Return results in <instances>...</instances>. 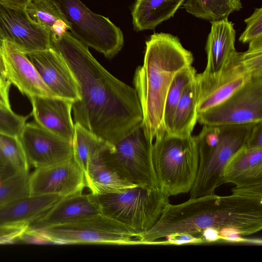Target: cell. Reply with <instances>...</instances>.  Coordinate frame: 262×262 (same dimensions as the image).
<instances>
[{"label":"cell","instance_id":"1","mask_svg":"<svg viewBox=\"0 0 262 262\" xmlns=\"http://www.w3.org/2000/svg\"><path fill=\"white\" fill-rule=\"evenodd\" d=\"M51 48L64 58L79 86L72 103L75 123L114 145L140 125L143 114L135 88L115 78L68 31L51 37Z\"/></svg>","mask_w":262,"mask_h":262},{"label":"cell","instance_id":"2","mask_svg":"<svg viewBox=\"0 0 262 262\" xmlns=\"http://www.w3.org/2000/svg\"><path fill=\"white\" fill-rule=\"evenodd\" d=\"M212 228L221 234L234 230L241 235L254 234L262 229V197L213 193L190 199L181 204L168 203L160 219L139 236L141 244H154L173 233L202 238V232Z\"/></svg>","mask_w":262,"mask_h":262},{"label":"cell","instance_id":"3","mask_svg":"<svg viewBox=\"0 0 262 262\" xmlns=\"http://www.w3.org/2000/svg\"><path fill=\"white\" fill-rule=\"evenodd\" d=\"M193 60L192 52L182 46L177 36L156 33L146 41L143 64L137 68L134 83L142 108L145 134L151 143L166 133L164 107L173 77L192 65Z\"/></svg>","mask_w":262,"mask_h":262},{"label":"cell","instance_id":"4","mask_svg":"<svg viewBox=\"0 0 262 262\" xmlns=\"http://www.w3.org/2000/svg\"><path fill=\"white\" fill-rule=\"evenodd\" d=\"M151 156L160 189L169 196L190 192L199 162L195 136L165 133L155 139Z\"/></svg>","mask_w":262,"mask_h":262},{"label":"cell","instance_id":"5","mask_svg":"<svg viewBox=\"0 0 262 262\" xmlns=\"http://www.w3.org/2000/svg\"><path fill=\"white\" fill-rule=\"evenodd\" d=\"M255 123L221 125L219 134L196 137L199 162L190 198L213 193L223 183V173L229 160L245 147Z\"/></svg>","mask_w":262,"mask_h":262},{"label":"cell","instance_id":"6","mask_svg":"<svg viewBox=\"0 0 262 262\" xmlns=\"http://www.w3.org/2000/svg\"><path fill=\"white\" fill-rule=\"evenodd\" d=\"M95 196L103 215L141 233L155 225L170 203L169 196L159 188L140 186Z\"/></svg>","mask_w":262,"mask_h":262},{"label":"cell","instance_id":"7","mask_svg":"<svg viewBox=\"0 0 262 262\" xmlns=\"http://www.w3.org/2000/svg\"><path fill=\"white\" fill-rule=\"evenodd\" d=\"M33 229L48 243L141 244L139 239L141 233L103 214L63 224Z\"/></svg>","mask_w":262,"mask_h":262},{"label":"cell","instance_id":"8","mask_svg":"<svg viewBox=\"0 0 262 262\" xmlns=\"http://www.w3.org/2000/svg\"><path fill=\"white\" fill-rule=\"evenodd\" d=\"M69 23L71 33L87 47L112 58L122 48L121 29L107 17L91 11L80 0H50Z\"/></svg>","mask_w":262,"mask_h":262},{"label":"cell","instance_id":"9","mask_svg":"<svg viewBox=\"0 0 262 262\" xmlns=\"http://www.w3.org/2000/svg\"><path fill=\"white\" fill-rule=\"evenodd\" d=\"M152 143L147 139L142 123L115 143L112 149L103 152L101 159L135 185L159 188L152 160Z\"/></svg>","mask_w":262,"mask_h":262},{"label":"cell","instance_id":"10","mask_svg":"<svg viewBox=\"0 0 262 262\" xmlns=\"http://www.w3.org/2000/svg\"><path fill=\"white\" fill-rule=\"evenodd\" d=\"M262 121V77H252L226 100L198 115L200 124H241Z\"/></svg>","mask_w":262,"mask_h":262},{"label":"cell","instance_id":"11","mask_svg":"<svg viewBox=\"0 0 262 262\" xmlns=\"http://www.w3.org/2000/svg\"><path fill=\"white\" fill-rule=\"evenodd\" d=\"M18 138L30 167H45L73 158L72 143L35 122L26 123Z\"/></svg>","mask_w":262,"mask_h":262},{"label":"cell","instance_id":"12","mask_svg":"<svg viewBox=\"0 0 262 262\" xmlns=\"http://www.w3.org/2000/svg\"><path fill=\"white\" fill-rule=\"evenodd\" d=\"M252 74L243 63L237 52L220 74L208 76L197 74L198 115L220 104L243 86Z\"/></svg>","mask_w":262,"mask_h":262},{"label":"cell","instance_id":"13","mask_svg":"<svg viewBox=\"0 0 262 262\" xmlns=\"http://www.w3.org/2000/svg\"><path fill=\"white\" fill-rule=\"evenodd\" d=\"M0 37L24 53L51 48L50 32L34 22L25 9L1 4Z\"/></svg>","mask_w":262,"mask_h":262},{"label":"cell","instance_id":"14","mask_svg":"<svg viewBox=\"0 0 262 262\" xmlns=\"http://www.w3.org/2000/svg\"><path fill=\"white\" fill-rule=\"evenodd\" d=\"M85 186L83 171L73 158L35 169L28 178L29 195L54 194L66 197L81 193Z\"/></svg>","mask_w":262,"mask_h":262},{"label":"cell","instance_id":"15","mask_svg":"<svg viewBox=\"0 0 262 262\" xmlns=\"http://www.w3.org/2000/svg\"><path fill=\"white\" fill-rule=\"evenodd\" d=\"M24 54L43 82L58 97L73 102L80 99L78 83L67 62L58 52L50 48Z\"/></svg>","mask_w":262,"mask_h":262},{"label":"cell","instance_id":"16","mask_svg":"<svg viewBox=\"0 0 262 262\" xmlns=\"http://www.w3.org/2000/svg\"><path fill=\"white\" fill-rule=\"evenodd\" d=\"M6 79L28 98L35 96L58 97L43 82L24 53L4 40L1 51Z\"/></svg>","mask_w":262,"mask_h":262},{"label":"cell","instance_id":"17","mask_svg":"<svg viewBox=\"0 0 262 262\" xmlns=\"http://www.w3.org/2000/svg\"><path fill=\"white\" fill-rule=\"evenodd\" d=\"M29 99L35 122L72 143L74 133L71 116L73 102L59 97L35 96Z\"/></svg>","mask_w":262,"mask_h":262},{"label":"cell","instance_id":"18","mask_svg":"<svg viewBox=\"0 0 262 262\" xmlns=\"http://www.w3.org/2000/svg\"><path fill=\"white\" fill-rule=\"evenodd\" d=\"M102 214L96 196L81 193L62 197L43 215L29 225L43 228Z\"/></svg>","mask_w":262,"mask_h":262},{"label":"cell","instance_id":"19","mask_svg":"<svg viewBox=\"0 0 262 262\" xmlns=\"http://www.w3.org/2000/svg\"><path fill=\"white\" fill-rule=\"evenodd\" d=\"M210 22L211 30L205 46L207 64L202 73L214 76L228 66L237 53L235 48L236 31L234 24L228 18Z\"/></svg>","mask_w":262,"mask_h":262},{"label":"cell","instance_id":"20","mask_svg":"<svg viewBox=\"0 0 262 262\" xmlns=\"http://www.w3.org/2000/svg\"><path fill=\"white\" fill-rule=\"evenodd\" d=\"M62 197L54 194L26 195L0 207V226L30 225Z\"/></svg>","mask_w":262,"mask_h":262},{"label":"cell","instance_id":"21","mask_svg":"<svg viewBox=\"0 0 262 262\" xmlns=\"http://www.w3.org/2000/svg\"><path fill=\"white\" fill-rule=\"evenodd\" d=\"M223 180L236 187L262 184V148L237 151L226 165Z\"/></svg>","mask_w":262,"mask_h":262},{"label":"cell","instance_id":"22","mask_svg":"<svg viewBox=\"0 0 262 262\" xmlns=\"http://www.w3.org/2000/svg\"><path fill=\"white\" fill-rule=\"evenodd\" d=\"M185 0H136L132 11L137 31L154 29L172 17Z\"/></svg>","mask_w":262,"mask_h":262},{"label":"cell","instance_id":"23","mask_svg":"<svg viewBox=\"0 0 262 262\" xmlns=\"http://www.w3.org/2000/svg\"><path fill=\"white\" fill-rule=\"evenodd\" d=\"M84 177L86 186L94 195L117 193L137 186L106 165L101 156L90 163Z\"/></svg>","mask_w":262,"mask_h":262},{"label":"cell","instance_id":"24","mask_svg":"<svg viewBox=\"0 0 262 262\" xmlns=\"http://www.w3.org/2000/svg\"><path fill=\"white\" fill-rule=\"evenodd\" d=\"M72 147L73 159L85 174L90 163L114 145L75 123Z\"/></svg>","mask_w":262,"mask_h":262},{"label":"cell","instance_id":"25","mask_svg":"<svg viewBox=\"0 0 262 262\" xmlns=\"http://www.w3.org/2000/svg\"><path fill=\"white\" fill-rule=\"evenodd\" d=\"M197 102L198 85L195 78L186 86L179 100L168 134L180 137L192 135L198 119Z\"/></svg>","mask_w":262,"mask_h":262},{"label":"cell","instance_id":"26","mask_svg":"<svg viewBox=\"0 0 262 262\" xmlns=\"http://www.w3.org/2000/svg\"><path fill=\"white\" fill-rule=\"evenodd\" d=\"M25 10L34 22L50 32V36H59L70 30L61 11L50 0H30Z\"/></svg>","mask_w":262,"mask_h":262},{"label":"cell","instance_id":"27","mask_svg":"<svg viewBox=\"0 0 262 262\" xmlns=\"http://www.w3.org/2000/svg\"><path fill=\"white\" fill-rule=\"evenodd\" d=\"M184 7L196 17L213 21L228 18L243 6L242 0H186Z\"/></svg>","mask_w":262,"mask_h":262},{"label":"cell","instance_id":"28","mask_svg":"<svg viewBox=\"0 0 262 262\" xmlns=\"http://www.w3.org/2000/svg\"><path fill=\"white\" fill-rule=\"evenodd\" d=\"M196 74L195 68L190 65L179 71L173 77L168 91L164 107V125L166 133H170L179 100L186 86L195 79Z\"/></svg>","mask_w":262,"mask_h":262},{"label":"cell","instance_id":"29","mask_svg":"<svg viewBox=\"0 0 262 262\" xmlns=\"http://www.w3.org/2000/svg\"><path fill=\"white\" fill-rule=\"evenodd\" d=\"M0 162L15 171L29 172L18 136L0 133Z\"/></svg>","mask_w":262,"mask_h":262},{"label":"cell","instance_id":"30","mask_svg":"<svg viewBox=\"0 0 262 262\" xmlns=\"http://www.w3.org/2000/svg\"><path fill=\"white\" fill-rule=\"evenodd\" d=\"M28 171H15L0 182V207L29 194Z\"/></svg>","mask_w":262,"mask_h":262},{"label":"cell","instance_id":"31","mask_svg":"<svg viewBox=\"0 0 262 262\" xmlns=\"http://www.w3.org/2000/svg\"><path fill=\"white\" fill-rule=\"evenodd\" d=\"M242 61L254 77H262V37L249 42L248 49L240 52Z\"/></svg>","mask_w":262,"mask_h":262},{"label":"cell","instance_id":"32","mask_svg":"<svg viewBox=\"0 0 262 262\" xmlns=\"http://www.w3.org/2000/svg\"><path fill=\"white\" fill-rule=\"evenodd\" d=\"M27 119V117L18 115L12 110L0 106V133L19 136Z\"/></svg>","mask_w":262,"mask_h":262},{"label":"cell","instance_id":"33","mask_svg":"<svg viewBox=\"0 0 262 262\" xmlns=\"http://www.w3.org/2000/svg\"><path fill=\"white\" fill-rule=\"evenodd\" d=\"M247 26L239 37V41L249 43L262 37V8H255L250 16L244 20Z\"/></svg>","mask_w":262,"mask_h":262},{"label":"cell","instance_id":"34","mask_svg":"<svg viewBox=\"0 0 262 262\" xmlns=\"http://www.w3.org/2000/svg\"><path fill=\"white\" fill-rule=\"evenodd\" d=\"M28 224L0 226V245L14 243L29 227Z\"/></svg>","mask_w":262,"mask_h":262},{"label":"cell","instance_id":"35","mask_svg":"<svg viewBox=\"0 0 262 262\" xmlns=\"http://www.w3.org/2000/svg\"><path fill=\"white\" fill-rule=\"evenodd\" d=\"M245 147L249 149L262 148V121L254 123L247 139Z\"/></svg>","mask_w":262,"mask_h":262},{"label":"cell","instance_id":"36","mask_svg":"<svg viewBox=\"0 0 262 262\" xmlns=\"http://www.w3.org/2000/svg\"><path fill=\"white\" fill-rule=\"evenodd\" d=\"M167 240L162 244L182 245L188 243H203L201 238H196L191 235L183 233H173L167 236Z\"/></svg>","mask_w":262,"mask_h":262},{"label":"cell","instance_id":"37","mask_svg":"<svg viewBox=\"0 0 262 262\" xmlns=\"http://www.w3.org/2000/svg\"><path fill=\"white\" fill-rule=\"evenodd\" d=\"M10 83L7 80H0V106L12 110L9 99Z\"/></svg>","mask_w":262,"mask_h":262},{"label":"cell","instance_id":"38","mask_svg":"<svg viewBox=\"0 0 262 262\" xmlns=\"http://www.w3.org/2000/svg\"><path fill=\"white\" fill-rule=\"evenodd\" d=\"M202 238L204 242H211L221 239V237L217 230L209 228L206 229L202 232Z\"/></svg>","mask_w":262,"mask_h":262},{"label":"cell","instance_id":"39","mask_svg":"<svg viewBox=\"0 0 262 262\" xmlns=\"http://www.w3.org/2000/svg\"><path fill=\"white\" fill-rule=\"evenodd\" d=\"M30 0H0V4L7 7L25 9Z\"/></svg>","mask_w":262,"mask_h":262},{"label":"cell","instance_id":"40","mask_svg":"<svg viewBox=\"0 0 262 262\" xmlns=\"http://www.w3.org/2000/svg\"><path fill=\"white\" fill-rule=\"evenodd\" d=\"M15 171L10 167L0 162V180L4 179L13 174Z\"/></svg>","mask_w":262,"mask_h":262},{"label":"cell","instance_id":"41","mask_svg":"<svg viewBox=\"0 0 262 262\" xmlns=\"http://www.w3.org/2000/svg\"><path fill=\"white\" fill-rule=\"evenodd\" d=\"M4 40L0 37V80H7L5 78L4 69L1 55L2 48L3 45Z\"/></svg>","mask_w":262,"mask_h":262}]
</instances>
